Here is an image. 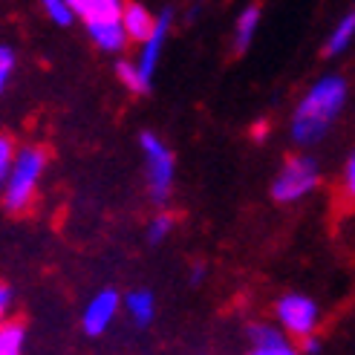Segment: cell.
I'll use <instances>...</instances> for the list:
<instances>
[{
  "label": "cell",
  "mask_w": 355,
  "mask_h": 355,
  "mask_svg": "<svg viewBox=\"0 0 355 355\" xmlns=\"http://www.w3.org/2000/svg\"><path fill=\"white\" fill-rule=\"evenodd\" d=\"M347 96L349 84L341 76H324L321 81H315L292 116V139L297 145H315L318 139H324L332 121L341 116Z\"/></svg>",
  "instance_id": "6da1fadb"
},
{
  "label": "cell",
  "mask_w": 355,
  "mask_h": 355,
  "mask_svg": "<svg viewBox=\"0 0 355 355\" xmlns=\"http://www.w3.org/2000/svg\"><path fill=\"white\" fill-rule=\"evenodd\" d=\"M49 162V153L41 145H26L21 150H15L9 176L3 182V205L9 214H26L35 191H38V182L44 176V168Z\"/></svg>",
  "instance_id": "7a4b0ae2"
},
{
  "label": "cell",
  "mask_w": 355,
  "mask_h": 355,
  "mask_svg": "<svg viewBox=\"0 0 355 355\" xmlns=\"http://www.w3.org/2000/svg\"><path fill=\"white\" fill-rule=\"evenodd\" d=\"M318 182H321V168H318V162L312 156L297 153V156L286 159V165L275 176L272 197L283 205H289V202L304 200L306 193H312L318 188Z\"/></svg>",
  "instance_id": "3957f363"
},
{
  "label": "cell",
  "mask_w": 355,
  "mask_h": 355,
  "mask_svg": "<svg viewBox=\"0 0 355 355\" xmlns=\"http://www.w3.org/2000/svg\"><path fill=\"white\" fill-rule=\"evenodd\" d=\"M141 150L148 159V182H150V193L156 202H165L171 185H173V153L168 150V145L156 133L145 130L139 136Z\"/></svg>",
  "instance_id": "277c9868"
},
{
  "label": "cell",
  "mask_w": 355,
  "mask_h": 355,
  "mask_svg": "<svg viewBox=\"0 0 355 355\" xmlns=\"http://www.w3.org/2000/svg\"><path fill=\"white\" fill-rule=\"evenodd\" d=\"M277 321L283 332L295 335V338L312 335L318 327V304L306 295H283L277 300Z\"/></svg>",
  "instance_id": "5b68a950"
},
{
  "label": "cell",
  "mask_w": 355,
  "mask_h": 355,
  "mask_svg": "<svg viewBox=\"0 0 355 355\" xmlns=\"http://www.w3.org/2000/svg\"><path fill=\"white\" fill-rule=\"evenodd\" d=\"M119 306H121V297H119L113 289H101V292L90 300V304H87V309H84V318H81L84 332H87V335H101L104 329L113 324Z\"/></svg>",
  "instance_id": "8992f818"
},
{
  "label": "cell",
  "mask_w": 355,
  "mask_h": 355,
  "mask_svg": "<svg viewBox=\"0 0 355 355\" xmlns=\"http://www.w3.org/2000/svg\"><path fill=\"white\" fill-rule=\"evenodd\" d=\"M171 12H162V17H156L153 24V32L148 35L145 41H141V52H139V61H133L141 76L153 78L156 73V64H159V55H162V46H165V38H168V29H171Z\"/></svg>",
  "instance_id": "52a82bcc"
},
{
  "label": "cell",
  "mask_w": 355,
  "mask_h": 355,
  "mask_svg": "<svg viewBox=\"0 0 355 355\" xmlns=\"http://www.w3.org/2000/svg\"><path fill=\"white\" fill-rule=\"evenodd\" d=\"M67 6L76 17H81L87 26H93L101 21H119L124 0H67Z\"/></svg>",
  "instance_id": "ba28073f"
},
{
  "label": "cell",
  "mask_w": 355,
  "mask_h": 355,
  "mask_svg": "<svg viewBox=\"0 0 355 355\" xmlns=\"http://www.w3.org/2000/svg\"><path fill=\"white\" fill-rule=\"evenodd\" d=\"M121 29H124V38L128 41H145L148 35L153 32V24H156V17L145 9V6H139V3H128L121 9Z\"/></svg>",
  "instance_id": "9c48e42d"
},
{
  "label": "cell",
  "mask_w": 355,
  "mask_h": 355,
  "mask_svg": "<svg viewBox=\"0 0 355 355\" xmlns=\"http://www.w3.org/2000/svg\"><path fill=\"white\" fill-rule=\"evenodd\" d=\"M252 338H254V352L252 355H297L295 347L272 327H254Z\"/></svg>",
  "instance_id": "30bf717a"
},
{
  "label": "cell",
  "mask_w": 355,
  "mask_h": 355,
  "mask_svg": "<svg viewBox=\"0 0 355 355\" xmlns=\"http://www.w3.org/2000/svg\"><path fill=\"white\" fill-rule=\"evenodd\" d=\"M124 309H128L130 321L136 327H148L156 315V300H153V292L148 289H133L128 297H124Z\"/></svg>",
  "instance_id": "8fae6325"
},
{
  "label": "cell",
  "mask_w": 355,
  "mask_h": 355,
  "mask_svg": "<svg viewBox=\"0 0 355 355\" xmlns=\"http://www.w3.org/2000/svg\"><path fill=\"white\" fill-rule=\"evenodd\" d=\"M87 32H90L93 44L101 46L104 52H121V46L128 44L124 29H121V21H101V24L87 26Z\"/></svg>",
  "instance_id": "7c38bea8"
},
{
  "label": "cell",
  "mask_w": 355,
  "mask_h": 355,
  "mask_svg": "<svg viewBox=\"0 0 355 355\" xmlns=\"http://www.w3.org/2000/svg\"><path fill=\"white\" fill-rule=\"evenodd\" d=\"M352 38H355V15L349 12L347 17H341V21H338V26L329 32V38L324 44V55H341V52L349 49Z\"/></svg>",
  "instance_id": "4fadbf2b"
},
{
  "label": "cell",
  "mask_w": 355,
  "mask_h": 355,
  "mask_svg": "<svg viewBox=\"0 0 355 355\" xmlns=\"http://www.w3.org/2000/svg\"><path fill=\"white\" fill-rule=\"evenodd\" d=\"M260 26V9L257 6H248L234 24V49L237 52H245L254 41V32Z\"/></svg>",
  "instance_id": "5bb4252c"
},
{
  "label": "cell",
  "mask_w": 355,
  "mask_h": 355,
  "mask_svg": "<svg viewBox=\"0 0 355 355\" xmlns=\"http://www.w3.org/2000/svg\"><path fill=\"white\" fill-rule=\"evenodd\" d=\"M26 327L21 321H0V355H24Z\"/></svg>",
  "instance_id": "9a60e30c"
},
{
  "label": "cell",
  "mask_w": 355,
  "mask_h": 355,
  "mask_svg": "<svg viewBox=\"0 0 355 355\" xmlns=\"http://www.w3.org/2000/svg\"><path fill=\"white\" fill-rule=\"evenodd\" d=\"M116 76H119V81L128 87L130 93H136V96H141V93H148V90H150V78H148V76H141V69H139L133 61H119Z\"/></svg>",
  "instance_id": "2e32d148"
},
{
  "label": "cell",
  "mask_w": 355,
  "mask_h": 355,
  "mask_svg": "<svg viewBox=\"0 0 355 355\" xmlns=\"http://www.w3.org/2000/svg\"><path fill=\"white\" fill-rule=\"evenodd\" d=\"M41 6H44V12L52 17V24H58V26H69V24L76 21V15L69 12L67 0H41Z\"/></svg>",
  "instance_id": "e0dca14e"
},
{
  "label": "cell",
  "mask_w": 355,
  "mask_h": 355,
  "mask_svg": "<svg viewBox=\"0 0 355 355\" xmlns=\"http://www.w3.org/2000/svg\"><path fill=\"white\" fill-rule=\"evenodd\" d=\"M12 159H15V141L9 136H0V188H3L6 176H9Z\"/></svg>",
  "instance_id": "ac0fdd59"
},
{
  "label": "cell",
  "mask_w": 355,
  "mask_h": 355,
  "mask_svg": "<svg viewBox=\"0 0 355 355\" xmlns=\"http://www.w3.org/2000/svg\"><path fill=\"white\" fill-rule=\"evenodd\" d=\"M171 228H173V217H171V214H159V217L150 223V228H148V240H150V243H162V240L171 234Z\"/></svg>",
  "instance_id": "d6986e66"
},
{
  "label": "cell",
  "mask_w": 355,
  "mask_h": 355,
  "mask_svg": "<svg viewBox=\"0 0 355 355\" xmlns=\"http://www.w3.org/2000/svg\"><path fill=\"white\" fill-rule=\"evenodd\" d=\"M12 73H15V52L9 46H0V93L6 90Z\"/></svg>",
  "instance_id": "ffe728a7"
},
{
  "label": "cell",
  "mask_w": 355,
  "mask_h": 355,
  "mask_svg": "<svg viewBox=\"0 0 355 355\" xmlns=\"http://www.w3.org/2000/svg\"><path fill=\"white\" fill-rule=\"evenodd\" d=\"M352 188H355V159L349 156L344 165V193L347 197H352Z\"/></svg>",
  "instance_id": "44dd1931"
},
{
  "label": "cell",
  "mask_w": 355,
  "mask_h": 355,
  "mask_svg": "<svg viewBox=\"0 0 355 355\" xmlns=\"http://www.w3.org/2000/svg\"><path fill=\"white\" fill-rule=\"evenodd\" d=\"M9 306H12V289L6 286V283H0V321H6Z\"/></svg>",
  "instance_id": "7402d4cb"
},
{
  "label": "cell",
  "mask_w": 355,
  "mask_h": 355,
  "mask_svg": "<svg viewBox=\"0 0 355 355\" xmlns=\"http://www.w3.org/2000/svg\"><path fill=\"white\" fill-rule=\"evenodd\" d=\"M318 347H321V341L315 338V332H312V335H304V338H300V349H304L306 355H315Z\"/></svg>",
  "instance_id": "603a6c76"
},
{
  "label": "cell",
  "mask_w": 355,
  "mask_h": 355,
  "mask_svg": "<svg viewBox=\"0 0 355 355\" xmlns=\"http://www.w3.org/2000/svg\"><path fill=\"white\" fill-rule=\"evenodd\" d=\"M202 275H205V269H193V275H191V280H193V283H200V280H202Z\"/></svg>",
  "instance_id": "cb8c5ba5"
}]
</instances>
